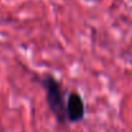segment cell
Masks as SVG:
<instances>
[{"label":"cell","mask_w":132,"mask_h":132,"mask_svg":"<svg viewBox=\"0 0 132 132\" xmlns=\"http://www.w3.org/2000/svg\"><path fill=\"white\" fill-rule=\"evenodd\" d=\"M39 82L45 93V101L49 111L54 117L56 122L61 126L68 123L66 119V97L62 88V83L52 74L45 73L39 78Z\"/></svg>","instance_id":"obj_1"},{"label":"cell","mask_w":132,"mask_h":132,"mask_svg":"<svg viewBox=\"0 0 132 132\" xmlns=\"http://www.w3.org/2000/svg\"><path fill=\"white\" fill-rule=\"evenodd\" d=\"M86 105L83 97L78 92H70L66 97V119L68 123H79L84 119Z\"/></svg>","instance_id":"obj_2"},{"label":"cell","mask_w":132,"mask_h":132,"mask_svg":"<svg viewBox=\"0 0 132 132\" xmlns=\"http://www.w3.org/2000/svg\"><path fill=\"white\" fill-rule=\"evenodd\" d=\"M84 2H88V3H93V2H98V0H84Z\"/></svg>","instance_id":"obj_3"},{"label":"cell","mask_w":132,"mask_h":132,"mask_svg":"<svg viewBox=\"0 0 132 132\" xmlns=\"http://www.w3.org/2000/svg\"><path fill=\"white\" fill-rule=\"evenodd\" d=\"M131 62H132V61H131Z\"/></svg>","instance_id":"obj_4"}]
</instances>
